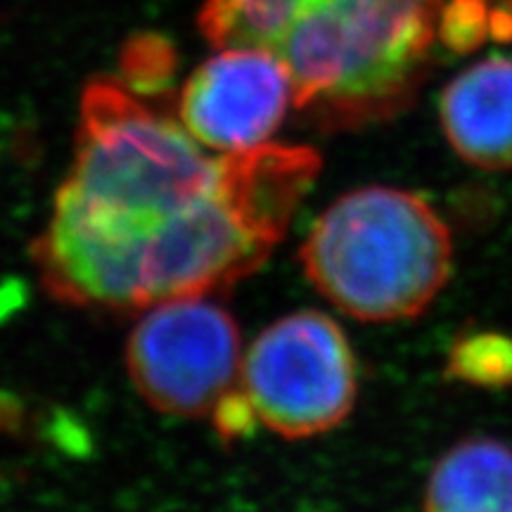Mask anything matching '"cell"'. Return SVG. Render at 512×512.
<instances>
[{
	"label": "cell",
	"mask_w": 512,
	"mask_h": 512,
	"mask_svg": "<svg viewBox=\"0 0 512 512\" xmlns=\"http://www.w3.org/2000/svg\"><path fill=\"white\" fill-rule=\"evenodd\" d=\"M74 164L34 247L46 290L95 309H143L200 275L235 219L226 155L119 83L83 91Z\"/></svg>",
	"instance_id": "obj_1"
},
{
	"label": "cell",
	"mask_w": 512,
	"mask_h": 512,
	"mask_svg": "<svg viewBox=\"0 0 512 512\" xmlns=\"http://www.w3.org/2000/svg\"><path fill=\"white\" fill-rule=\"evenodd\" d=\"M439 0H204L214 48H256L290 72L294 110L328 124L401 98L437 27Z\"/></svg>",
	"instance_id": "obj_2"
},
{
	"label": "cell",
	"mask_w": 512,
	"mask_h": 512,
	"mask_svg": "<svg viewBox=\"0 0 512 512\" xmlns=\"http://www.w3.org/2000/svg\"><path fill=\"white\" fill-rule=\"evenodd\" d=\"M306 278L351 318L389 323L427 309L451 273V235L422 197L363 188L332 202L302 247Z\"/></svg>",
	"instance_id": "obj_3"
},
{
	"label": "cell",
	"mask_w": 512,
	"mask_h": 512,
	"mask_svg": "<svg viewBox=\"0 0 512 512\" xmlns=\"http://www.w3.org/2000/svg\"><path fill=\"white\" fill-rule=\"evenodd\" d=\"M256 425L285 439L330 432L358 392L347 335L320 311H297L261 330L242 358L240 382Z\"/></svg>",
	"instance_id": "obj_4"
},
{
	"label": "cell",
	"mask_w": 512,
	"mask_h": 512,
	"mask_svg": "<svg viewBox=\"0 0 512 512\" xmlns=\"http://www.w3.org/2000/svg\"><path fill=\"white\" fill-rule=\"evenodd\" d=\"M126 366L159 413L211 418L240 382L238 325L204 294L152 304L128 337Z\"/></svg>",
	"instance_id": "obj_5"
},
{
	"label": "cell",
	"mask_w": 512,
	"mask_h": 512,
	"mask_svg": "<svg viewBox=\"0 0 512 512\" xmlns=\"http://www.w3.org/2000/svg\"><path fill=\"white\" fill-rule=\"evenodd\" d=\"M290 107L292 79L278 57L256 48H216L185 81L178 121L202 147L233 155L271 143Z\"/></svg>",
	"instance_id": "obj_6"
},
{
	"label": "cell",
	"mask_w": 512,
	"mask_h": 512,
	"mask_svg": "<svg viewBox=\"0 0 512 512\" xmlns=\"http://www.w3.org/2000/svg\"><path fill=\"white\" fill-rule=\"evenodd\" d=\"M441 126L453 150L482 169H512V57L472 64L441 95Z\"/></svg>",
	"instance_id": "obj_7"
},
{
	"label": "cell",
	"mask_w": 512,
	"mask_h": 512,
	"mask_svg": "<svg viewBox=\"0 0 512 512\" xmlns=\"http://www.w3.org/2000/svg\"><path fill=\"white\" fill-rule=\"evenodd\" d=\"M425 512H512V446L465 439L434 465Z\"/></svg>",
	"instance_id": "obj_8"
},
{
	"label": "cell",
	"mask_w": 512,
	"mask_h": 512,
	"mask_svg": "<svg viewBox=\"0 0 512 512\" xmlns=\"http://www.w3.org/2000/svg\"><path fill=\"white\" fill-rule=\"evenodd\" d=\"M448 373L482 387L512 384V339L494 332L470 335L451 351Z\"/></svg>",
	"instance_id": "obj_9"
},
{
	"label": "cell",
	"mask_w": 512,
	"mask_h": 512,
	"mask_svg": "<svg viewBox=\"0 0 512 512\" xmlns=\"http://www.w3.org/2000/svg\"><path fill=\"white\" fill-rule=\"evenodd\" d=\"M494 22V36H512V0H484Z\"/></svg>",
	"instance_id": "obj_10"
}]
</instances>
